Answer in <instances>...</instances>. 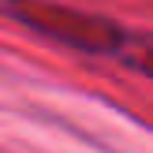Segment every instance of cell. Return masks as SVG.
<instances>
[{"mask_svg":"<svg viewBox=\"0 0 153 153\" xmlns=\"http://www.w3.org/2000/svg\"><path fill=\"white\" fill-rule=\"evenodd\" d=\"M11 11L19 22L34 26L37 34L56 37V41L71 45L82 52H123L127 37L116 22L101 19V15H86L75 7L45 4V0H11Z\"/></svg>","mask_w":153,"mask_h":153,"instance_id":"6da1fadb","label":"cell"}]
</instances>
